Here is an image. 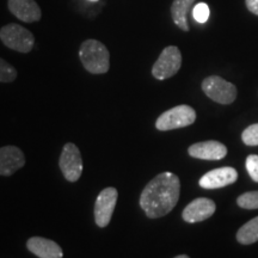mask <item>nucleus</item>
<instances>
[{
  "mask_svg": "<svg viewBox=\"0 0 258 258\" xmlns=\"http://www.w3.org/2000/svg\"><path fill=\"white\" fill-rule=\"evenodd\" d=\"M180 182L172 172H163L145 186L140 196V207L150 219L165 217L179 200Z\"/></svg>",
  "mask_w": 258,
  "mask_h": 258,
  "instance_id": "1",
  "label": "nucleus"
},
{
  "mask_svg": "<svg viewBox=\"0 0 258 258\" xmlns=\"http://www.w3.org/2000/svg\"><path fill=\"white\" fill-rule=\"evenodd\" d=\"M79 57L85 70L92 74H104L110 69V53L108 48L93 38L83 42Z\"/></svg>",
  "mask_w": 258,
  "mask_h": 258,
  "instance_id": "2",
  "label": "nucleus"
},
{
  "mask_svg": "<svg viewBox=\"0 0 258 258\" xmlns=\"http://www.w3.org/2000/svg\"><path fill=\"white\" fill-rule=\"evenodd\" d=\"M0 40L10 49L29 53L35 46V37L28 29L19 24H8L0 29Z\"/></svg>",
  "mask_w": 258,
  "mask_h": 258,
  "instance_id": "3",
  "label": "nucleus"
},
{
  "mask_svg": "<svg viewBox=\"0 0 258 258\" xmlns=\"http://www.w3.org/2000/svg\"><path fill=\"white\" fill-rule=\"evenodd\" d=\"M196 120V111L189 105H177L163 112L156 122L159 131H172L177 128H184L192 124Z\"/></svg>",
  "mask_w": 258,
  "mask_h": 258,
  "instance_id": "4",
  "label": "nucleus"
},
{
  "mask_svg": "<svg viewBox=\"0 0 258 258\" xmlns=\"http://www.w3.org/2000/svg\"><path fill=\"white\" fill-rule=\"evenodd\" d=\"M202 90L206 96L219 104H231L237 98V88L221 77L211 76L202 82Z\"/></svg>",
  "mask_w": 258,
  "mask_h": 258,
  "instance_id": "5",
  "label": "nucleus"
},
{
  "mask_svg": "<svg viewBox=\"0 0 258 258\" xmlns=\"http://www.w3.org/2000/svg\"><path fill=\"white\" fill-rule=\"evenodd\" d=\"M182 66V54L175 46H169L161 51L152 67L153 77L158 80H165L173 77Z\"/></svg>",
  "mask_w": 258,
  "mask_h": 258,
  "instance_id": "6",
  "label": "nucleus"
},
{
  "mask_svg": "<svg viewBox=\"0 0 258 258\" xmlns=\"http://www.w3.org/2000/svg\"><path fill=\"white\" fill-rule=\"evenodd\" d=\"M59 166L64 178L69 182H77L83 173V159L79 148L74 144H66L60 156Z\"/></svg>",
  "mask_w": 258,
  "mask_h": 258,
  "instance_id": "7",
  "label": "nucleus"
},
{
  "mask_svg": "<svg viewBox=\"0 0 258 258\" xmlns=\"http://www.w3.org/2000/svg\"><path fill=\"white\" fill-rule=\"evenodd\" d=\"M118 192L112 186L105 188L99 192L95 203V220L99 227H105L111 220Z\"/></svg>",
  "mask_w": 258,
  "mask_h": 258,
  "instance_id": "8",
  "label": "nucleus"
},
{
  "mask_svg": "<svg viewBox=\"0 0 258 258\" xmlns=\"http://www.w3.org/2000/svg\"><path fill=\"white\" fill-rule=\"evenodd\" d=\"M217 206L213 200L206 198H199L190 202L182 213V218L185 222L195 224L203 220H207L215 213Z\"/></svg>",
  "mask_w": 258,
  "mask_h": 258,
  "instance_id": "9",
  "label": "nucleus"
},
{
  "mask_svg": "<svg viewBox=\"0 0 258 258\" xmlns=\"http://www.w3.org/2000/svg\"><path fill=\"white\" fill-rule=\"evenodd\" d=\"M238 179V173L233 167H220L209 171L200 178V186L203 189H219L233 184Z\"/></svg>",
  "mask_w": 258,
  "mask_h": 258,
  "instance_id": "10",
  "label": "nucleus"
},
{
  "mask_svg": "<svg viewBox=\"0 0 258 258\" xmlns=\"http://www.w3.org/2000/svg\"><path fill=\"white\" fill-rule=\"evenodd\" d=\"M25 165V156L21 148L4 146L0 148V176H11Z\"/></svg>",
  "mask_w": 258,
  "mask_h": 258,
  "instance_id": "11",
  "label": "nucleus"
},
{
  "mask_svg": "<svg viewBox=\"0 0 258 258\" xmlns=\"http://www.w3.org/2000/svg\"><path fill=\"white\" fill-rule=\"evenodd\" d=\"M8 6L16 18L25 23L38 22L42 17L40 6L35 0H9Z\"/></svg>",
  "mask_w": 258,
  "mask_h": 258,
  "instance_id": "12",
  "label": "nucleus"
},
{
  "mask_svg": "<svg viewBox=\"0 0 258 258\" xmlns=\"http://www.w3.org/2000/svg\"><path fill=\"white\" fill-rule=\"evenodd\" d=\"M190 157L205 160H220L227 154V148L219 141L209 140L203 143L194 144L189 147Z\"/></svg>",
  "mask_w": 258,
  "mask_h": 258,
  "instance_id": "13",
  "label": "nucleus"
},
{
  "mask_svg": "<svg viewBox=\"0 0 258 258\" xmlns=\"http://www.w3.org/2000/svg\"><path fill=\"white\" fill-rule=\"evenodd\" d=\"M28 250L40 258H62V249L55 241L42 237H32L27 243Z\"/></svg>",
  "mask_w": 258,
  "mask_h": 258,
  "instance_id": "14",
  "label": "nucleus"
},
{
  "mask_svg": "<svg viewBox=\"0 0 258 258\" xmlns=\"http://www.w3.org/2000/svg\"><path fill=\"white\" fill-rule=\"evenodd\" d=\"M196 0H173L171 5V16L175 23L183 31H189L188 14Z\"/></svg>",
  "mask_w": 258,
  "mask_h": 258,
  "instance_id": "15",
  "label": "nucleus"
},
{
  "mask_svg": "<svg viewBox=\"0 0 258 258\" xmlns=\"http://www.w3.org/2000/svg\"><path fill=\"white\" fill-rule=\"evenodd\" d=\"M237 240L243 245H250L258 241V217L241 226L237 232Z\"/></svg>",
  "mask_w": 258,
  "mask_h": 258,
  "instance_id": "16",
  "label": "nucleus"
},
{
  "mask_svg": "<svg viewBox=\"0 0 258 258\" xmlns=\"http://www.w3.org/2000/svg\"><path fill=\"white\" fill-rule=\"evenodd\" d=\"M17 78V71L8 61L0 57V83H11Z\"/></svg>",
  "mask_w": 258,
  "mask_h": 258,
  "instance_id": "17",
  "label": "nucleus"
},
{
  "mask_svg": "<svg viewBox=\"0 0 258 258\" xmlns=\"http://www.w3.org/2000/svg\"><path fill=\"white\" fill-rule=\"evenodd\" d=\"M238 206L244 209H258V191H249L240 195L237 200Z\"/></svg>",
  "mask_w": 258,
  "mask_h": 258,
  "instance_id": "18",
  "label": "nucleus"
},
{
  "mask_svg": "<svg viewBox=\"0 0 258 258\" xmlns=\"http://www.w3.org/2000/svg\"><path fill=\"white\" fill-rule=\"evenodd\" d=\"M243 143L247 146H258V123L251 124L241 134Z\"/></svg>",
  "mask_w": 258,
  "mask_h": 258,
  "instance_id": "19",
  "label": "nucleus"
},
{
  "mask_svg": "<svg viewBox=\"0 0 258 258\" xmlns=\"http://www.w3.org/2000/svg\"><path fill=\"white\" fill-rule=\"evenodd\" d=\"M209 15H211V11H209L208 5L205 4V3H200L192 10L194 18L199 23H206L208 21Z\"/></svg>",
  "mask_w": 258,
  "mask_h": 258,
  "instance_id": "20",
  "label": "nucleus"
},
{
  "mask_svg": "<svg viewBox=\"0 0 258 258\" xmlns=\"http://www.w3.org/2000/svg\"><path fill=\"white\" fill-rule=\"evenodd\" d=\"M246 170L251 178L258 183V156L251 154L246 159Z\"/></svg>",
  "mask_w": 258,
  "mask_h": 258,
  "instance_id": "21",
  "label": "nucleus"
},
{
  "mask_svg": "<svg viewBox=\"0 0 258 258\" xmlns=\"http://www.w3.org/2000/svg\"><path fill=\"white\" fill-rule=\"evenodd\" d=\"M245 4L250 12L258 16V0H245Z\"/></svg>",
  "mask_w": 258,
  "mask_h": 258,
  "instance_id": "22",
  "label": "nucleus"
},
{
  "mask_svg": "<svg viewBox=\"0 0 258 258\" xmlns=\"http://www.w3.org/2000/svg\"><path fill=\"white\" fill-rule=\"evenodd\" d=\"M175 258H190V257L186 256V254H179V256H176Z\"/></svg>",
  "mask_w": 258,
  "mask_h": 258,
  "instance_id": "23",
  "label": "nucleus"
},
{
  "mask_svg": "<svg viewBox=\"0 0 258 258\" xmlns=\"http://www.w3.org/2000/svg\"><path fill=\"white\" fill-rule=\"evenodd\" d=\"M89 2H92V3H97V2H98V0H89Z\"/></svg>",
  "mask_w": 258,
  "mask_h": 258,
  "instance_id": "24",
  "label": "nucleus"
}]
</instances>
